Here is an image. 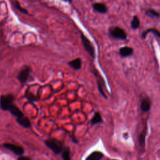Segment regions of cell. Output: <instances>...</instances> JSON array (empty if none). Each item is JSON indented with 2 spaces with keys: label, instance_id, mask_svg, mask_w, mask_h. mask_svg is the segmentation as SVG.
Returning a JSON list of instances; mask_svg holds the SVG:
<instances>
[{
  "label": "cell",
  "instance_id": "obj_1",
  "mask_svg": "<svg viewBox=\"0 0 160 160\" xmlns=\"http://www.w3.org/2000/svg\"><path fill=\"white\" fill-rule=\"evenodd\" d=\"M46 145L50 148L55 154H60L63 151V144L55 138L49 139L44 141Z\"/></svg>",
  "mask_w": 160,
  "mask_h": 160
},
{
  "label": "cell",
  "instance_id": "obj_2",
  "mask_svg": "<svg viewBox=\"0 0 160 160\" xmlns=\"http://www.w3.org/2000/svg\"><path fill=\"white\" fill-rule=\"evenodd\" d=\"M108 34L110 37L115 39L125 40L127 38V34L125 30L118 27L110 28L108 31Z\"/></svg>",
  "mask_w": 160,
  "mask_h": 160
},
{
  "label": "cell",
  "instance_id": "obj_3",
  "mask_svg": "<svg viewBox=\"0 0 160 160\" xmlns=\"http://www.w3.org/2000/svg\"><path fill=\"white\" fill-rule=\"evenodd\" d=\"M15 98L13 95H1L0 97V108L3 111H8L13 104Z\"/></svg>",
  "mask_w": 160,
  "mask_h": 160
},
{
  "label": "cell",
  "instance_id": "obj_4",
  "mask_svg": "<svg viewBox=\"0 0 160 160\" xmlns=\"http://www.w3.org/2000/svg\"><path fill=\"white\" fill-rule=\"evenodd\" d=\"M81 38L82 40L83 45L84 46V48L87 52L90 54L91 57L94 59L95 58V50L93 45L92 44L90 39L87 37H86L83 34H82L81 35Z\"/></svg>",
  "mask_w": 160,
  "mask_h": 160
},
{
  "label": "cell",
  "instance_id": "obj_5",
  "mask_svg": "<svg viewBox=\"0 0 160 160\" xmlns=\"http://www.w3.org/2000/svg\"><path fill=\"white\" fill-rule=\"evenodd\" d=\"M31 72H32V69H31L30 67L28 66H24L23 68L21 70L17 76V78L21 83L24 84L27 81Z\"/></svg>",
  "mask_w": 160,
  "mask_h": 160
},
{
  "label": "cell",
  "instance_id": "obj_6",
  "mask_svg": "<svg viewBox=\"0 0 160 160\" xmlns=\"http://www.w3.org/2000/svg\"><path fill=\"white\" fill-rule=\"evenodd\" d=\"M3 147L9 149L10 151H13L14 154H17V155H22L24 153L23 148L17 145H14V144H13L5 143L3 144Z\"/></svg>",
  "mask_w": 160,
  "mask_h": 160
},
{
  "label": "cell",
  "instance_id": "obj_7",
  "mask_svg": "<svg viewBox=\"0 0 160 160\" xmlns=\"http://www.w3.org/2000/svg\"><path fill=\"white\" fill-rule=\"evenodd\" d=\"M93 8L95 11L96 12L101 13V14H105L108 11V8L105 4L101 3H96L93 4Z\"/></svg>",
  "mask_w": 160,
  "mask_h": 160
},
{
  "label": "cell",
  "instance_id": "obj_8",
  "mask_svg": "<svg viewBox=\"0 0 160 160\" xmlns=\"http://www.w3.org/2000/svg\"><path fill=\"white\" fill-rule=\"evenodd\" d=\"M17 121L20 126L25 128H29L31 127V122L27 117L24 115L17 118Z\"/></svg>",
  "mask_w": 160,
  "mask_h": 160
},
{
  "label": "cell",
  "instance_id": "obj_9",
  "mask_svg": "<svg viewBox=\"0 0 160 160\" xmlns=\"http://www.w3.org/2000/svg\"><path fill=\"white\" fill-rule=\"evenodd\" d=\"M119 52L121 57L126 58L133 55V49L131 47H128V46H125V47H122L120 49Z\"/></svg>",
  "mask_w": 160,
  "mask_h": 160
},
{
  "label": "cell",
  "instance_id": "obj_10",
  "mask_svg": "<svg viewBox=\"0 0 160 160\" xmlns=\"http://www.w3.org/2000/svg\"><path fill=\"white\" fill-rule=\"evenodd\" d=\"M151 106V100H149V98H144L141 101L140 108L143 112L146 113L149 111V110H150Z\"/></svg>",
  "mask_w": 160,
  "mask_h": 160
},
{
  "label": "cell",
  "instance_id": "obj_11",
  "mask_svg": "<svg viewBox=\"0 0 160 160\" xmlns=\"http://www.w3.org/2000/svg\"><path fill=\"white\" fill-rule=\"evenodd\" d=\"M68 65L75 70H80L82 66V60L81 58H76L68 62Z\"/></svg>",
  "mask_w": 160,
  "mask_h": 160
},
{
  "label": "cell",
  "instance_id": "obj_12",
  "mask_svg": "<svg viewBox=\"0 0 160 160\" xmlns=\"http://www.w3.org/2000/svg\"><path fill=\"white\" fill-rule=\"evenodd\" d=\"M10 113H11V114L12 115H13L14 116L19 118L22 116H24L23 113L19 110V108L18 107H17L14 104H13L8 110Z\"/></svg>",
  "mask_w": 160,
  "mask_h": 160
},
{
  "label": "cell",
  "instance_id": "obj_13",
  "mask_svg": "<svg viewBox=\"0 0 160 160\" xmlns=\"http://www.w3.org/2000/svg\"><path fill=\"white\" fill-rule=\"evenodd\" d=\"M152 33L154 34V36H156L158 38H159L160 39V32H159L158 30H157L156 29L154 28H149L146 29L145 31H144V32L141 33V38L142 39H145L146 36L148 34V33Z\"/></svg>",
  "mask_w": 160,
  "mask_h": 160
},
{
  "label": "cell",
  "instance_id": "obj_14",
  "mask_svg": "<svg viewBox=\"0 0 160 160\" xmlns=\"http://www.w3.org/2000/svg\"><path fill=\"white\" fill-rule=\"evenodd\" d=\"M103 157V154L100 151H95L88 156L86 160H101Z\"/></svg>",
  "mask_w": 160,
  "mask_h": 160
},
{
  "label": "cell",
  "instance_id": "obj_15",
  "mask_svg": "<svg viewBox=\"0 0 160 160\" xmlns=\"http://www.w3.org/2000/svg\"><path fill=\"white\" fill-rule=\"evenodd\" d=\"M102 122H103V119H102V117L101 116L100 113L99 112L95 113L94 116L93 117V118L91 119V125H96V124L101 123Z\"/></svg>",
  "mask_w": 160,
  "mask_h": 160
},
{
  "label": "cell",
  "instance_id": "obj_16",
  "mask_svg": "<svg viewBox=\"0 0 160 160\" xmlns=\"http://www.w3.org/2000/svg\"><path fill=\"white\" fill-rule=\"evenodd\" d=\"M145 13L148 17H150L151 18H158L160 17L159 13L157 11H156L155 9H146Z\"/></svg>",
  "mask_w": 160,
  "mask_h": 160
},
{
  "label": "cell",
  "instance_id": "obj_17",
  "mask_svg": "<svg viewBox=\"0 0 160 160\" xmlns=\"http://www.w3.org/2000/svg\"><path fill=\"white\" fill-rule=\"evenodd\" d=\"M140 26V22L137 16H134L131 22V27L133 29H138Z\"/></svg>",
  "mask_w": 160,
  "mask_h": 160
},
{
  "label": "cell",
  "instance_id": "obj_18",
  "mask_svg": "<svg viewBox=\"0 0 160 160\" xmlns=\"http://www.w3.org/2000/svg\"><path fill=\"white\" fill-rule=\"evenodd\" d=\"M13 5L14 6L15 8L17 9L18 10V11H19L20 12H22V13H23L24 14H27L28 13V11H27V10L21 6L19 3L18 1H14V2H13Z\"/></svg>",
  "mask_w": 160,
  "mask_h": 160
},
{
  "label": "cell",
  "instance_id": "obj_19",
  "mask_svg": "<svg viewBox=\"0 0 160 160\" xmlns=\"http://www.w3.org/2000/svg\"><path fill=\"white\" fill-rule=\"evenodd\" d=\"M62 157L63 160H71L70 158V150L69 148H65L62 153Z\"/></svg>",
  "mask_w": 160,
  "mask_h": 160
},
{
  "label": "cell",
  "instance_id": "obj_20",
  "mask_svg": "<svg viewBox=\"0 0 160 160\" xmlns=\"http://www.w3.org/2000/svg\"><path fill=\"white\" fill-rule=\"evenodd\" d=\"M145 136L146 134L144 133V131L142 132L140 135V136H139L138 141L141 147H144V144H145Z\"/></svg>",
  "mask_w": 160,
  "mask_h": 160
},
{
  "label": "cell",
  "instance_id": "obj_21",
  "mask_svg": "<svg viewBox=\"0 0 160 160\" xmlns=\"http://www.w3.org/2000/svg\"><path fill=\"white\" fill-rule=\"evenodd\" d=\"M97 83H98V90H99V92L100 93V94L105 98V99H107V97L104 91H103V85H101V82H100L99 80L97 81Z\"/></svg>",
  "mask_w": 160,
  "mask_h": 160
},
{
  "label": "cell",
  "instance_id": "obj_22",
  "mask_svg": "<svg viewBox=\"0 0 160 160\" xmlns=\"http://www.w3.org/2000/svg\"><path fill=\"white\" fill-rule=\"evenodd\" d=\"M18 160H31V159L27 156H20Z\"/></svg>",
  "mask_w": 160,
  "mask_h": 160
},
{
  "label": "cell",
  "instance_id": "obj_23",
  "mask_svg": "<svg viewBox=\"0 0 160 160\" xmlns=\"http://www.w3.org/2000/svg\"><path fill=\"white\" fill-rule=\"evenodd\" d=\"M114 160H115V159H114Z\"/></svg>",
  "mask_w": 160,
  "mask_h": 160
}]
</instances>
